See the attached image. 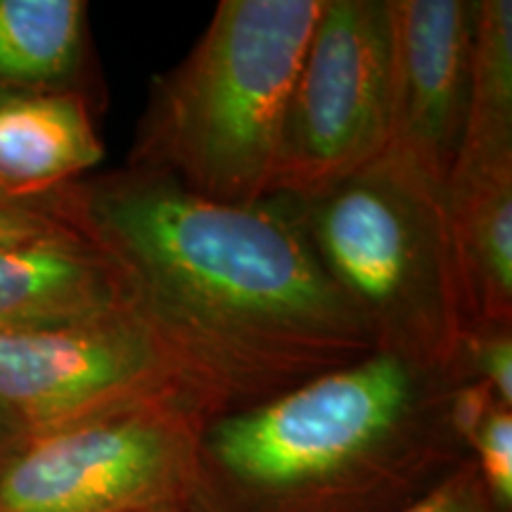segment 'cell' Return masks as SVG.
I'll return each instance as SVG.
<instances>
[{"label":"cell","mask_w":512,"mask_h":512,"mask_svg":"<svg viewBox=\"0 0 512 512\" xmlns=\"http://www.w3.org/2000/svg\"><path fill=\"white\" fill-rule=\"evenodd\" d=\"M46 204L110 261L126 309L207 418L375 354L297 197L214 202L124 166L62 185Z\"/></svg>","instance_id":"obj_1"},{"label":"cell","mask_w":512,"mask_h":512,"mask_svg":"<svg viewBox=\"0 0 512 512\" xmlns=\"http://www.w3.org/2000/svg\"><path fill=\"white\" fill-rule=\"evenodd\" d=\"M456 373L375 351L209 415L183 512H403L470 460Z\"/></svg>","instance_id":"obj_2"},{"label":"cell","mask_w":512,"mask_h":512,"mask_svg":"<svg viewBox=\"0 0 512 512\" xmlns=\"http://www.w3.org/2000/svg\"><path fill=\"white\" fill-rule=\"evenodd\" d=\"M323 0H221L195 48L155 76L126 166L192 195H271L280 128Z\"/></svg>","instance_id":"obj_3"},{"label":"cell","mask_w":512,"mask_h":512,"mask_svg":"<svg viewBox=\"0 0 512 512\" xmlns=\"http://www.w3.org/2000/svg\"><path fill=\"white\" fill-rule=\"evenodd\" d=\"M302 207L320 264L375 351L453 373L467 320L444 192L382 155Z\"/></svg>","instance_id":"obj_4"},{"label":"cell","mask_w":512,"mask_h":512,"mask_svg":"<svg viewBox=\"0 0 512 512\" xmlns=\"http://www.w3.org/2000/svg\"><path fill=\"white\" fill-rule=\"evenodd\" d=\"M392 0H323L280 128L271 195H318L387 150Z\"/></svg>","instance_id":"obj_5"},{"label":"cell","mask_w":512,"mask_h":512,"mask_svg":"<svg viewBox=\"0 0 512 512\" xmlns=\"http://www.w3.org/2000/svg\"><path fill=\"white\" fill-rule=\"evenodd\" d=\"M207 415L150 403L27 437L0 463V512H145L183 505Z\"/></svg>","instance_id":"obj_6"},{"label":"cell","mask_w":512,"mask_h":512,"mask_svg":"<svg viewBox=\"0 0 512 512\" xmlns=\"http://www.w3.org/2000/svg\"><path fill=\"white\" fill-rule=\"evenodd\" d=\"M166 401L202 411L128 309L79 325L0 335V403L27 437Z\"/></svg>","instance_id":"obj_7"},{"label":"cell","mask_w":512,"mask_h":512,"mask_svg":"<svg viewBox=\"0 0 512 512\" xmlns=\"http://www.w3.org/2000/svg\"><path fill=\"white\" fill-rule=\"evenodd\" d=\"M477 0H392V128L384 155L448 188L465 136Z\"/></svg>","instance_id":"obj_8"},{"label":"cell","mask_w":512,"mask_h":512,"mask_svg":"<svg viewBox=\"0 0 512 512\" xmlns=\"http://www.w3.org/2000/svg\"><path fill=\"white\" fill-rule=\"evenodd\" d=\"M121 309L117 273L79 233L0 247V335L79 325Z\"/></svg>","instance_id":"obj_9"},{"label":"cell","mask_w":512,"mask_h":512,"mask_svg":"<svg viewBox=\"0 0 512 512\" xmlns=\"http://www.w3.org/2000/svg\"><path fill=\"white\" fill-rule=\"evenodd\" d=\"M102 140L83 93L0 98V192L36 202L100 164Z\"/></svg>","instance_id":"obj_10"},{"label":"cell","mask_w":512,"mask_h":512,"mask_svg":"<svg viewBox=\"0 0 512 512\" xmlns=\"http://www.w3.org/2000/svg\"><path fill=\"white\" fill-rule=\"evenodd\" d=\"M446 204L467 328L512 325V171L451 183Z\"/></svg>","instance_id":"obj_11"},{"label":"cell","mask_w":512,"mask_h":512,"mask_svg":"<svg viewBox=\"0 0 512 512\" xmlns=\"http://www.w3.org/2000/svg\"><path fill=\"white\" fill-rule=\"evenodd\" d=\"M88 5L83 0H0V98L83 93Z\"/></svg>","instance_id":"obj_12"},{"label":"cell","mask_w":512,"mask_h":512,"mask_svg":"<svg viewBox=\"0 0 512 512\" xmlns=\"http://www.w3.org/2000/svg\"><path fill=\"white\" fill-rule=\"evenodd\" d=\"M501 171H512V3L477 0L465 136L448 185Z\"/></svg>","instance_id":"obj_13"},{"label":"cell","mask_w":512,"mask_h":512,"mask_svg":"<svg viewBox=\"0 0 512 512\" xmlns=\"http://www.w3.org/2000/svg\"><path fill=\"white\" fill-rule=\"evenodd\" d=\"M458 380L486 382L498 401L512 408V325H472L458 344Z\"/></svg>","instance_id":"obj_14"},{"label":"cell","mask_w":512,"mask_h":512,"mask_svg":"<svg viewBox=\"0 0 512 512\" xmlns=\"http://www.w3.org/2000/svg\"><path fill=\"white\" fill-rule=\"evenodd\" d=\"M470 456L491 496L512 512V408L496 403L470 437Z\"/></svg>","instance_id":"obj_15"},{"label":"cell","mask_w":512,"mask_h":512,"mask_svg":"<svg viewBox=\"0 0 512 512\" xmlns=\"http://www.w3.org/2000/svg\"><path fill=\"white\" fill-rule=\"evenodd\" d=\"M403 512H508L496 503L475 460H465L437 489Z\"/></svg>","instance_id":"obj_16"},{"label":"cell","mask_w":512,"mask_h":512,"mask_svg":"<svg viewBox=\"0 0 512 512\" xmlns=\"http://www.w3.org/2000/svg\"><path fill=\"white\" fill-rule=\"evenodd\" d=\"M67 235L76 233L48 209L46 197L36 202L0 200V247L67 238Z\"/></svg>","instance_id":"obj_17"},{"label":"cell","mask_w":512,"mask_h":512,"mask_svg":"<svg viewBox=\"0 0 512 512\" xmlns=\"http://www.w3.org/2000/svg\"><path fill=\"white\" fill-rule=\"evenodd\" d=\"M24 439H27L24 427L19 425L15 415L0 403V463H3Z\"/></svg>","instance_id":"obj_18"},{"label":"cell","mask_w":512,"mask_h":512,"mask_svg":"<svg viewBox=\"0 0 512 512\" xmlns=\"http://www.w3.org/2000/svg\"><path fill=\"white\" fill-rule=\"evenodd\" d=\"M145 512H183L181 505H166V508H155V510H145Z\"/></svg>","instance_id":"obj_19"},{"label":"cell","mask_w":512,"mask_h":512,"mask_svg":"<svg viewBox=\"0 0 512 512\" xmlns=\"http://www.w3.org/2000/svg\"><path fill=\"white\" fill-rule=\"evenodd\" d=\"M0 200H10V197H5V195H3V192H0Z\"/></svg>","instance_id":"obj_20"}]
</instances>
